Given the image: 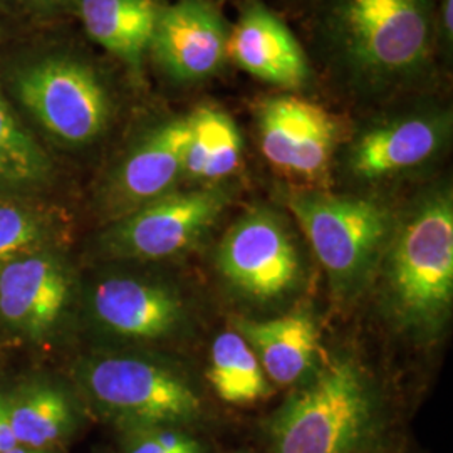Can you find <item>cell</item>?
Wrapping results in <instances>:
<instances>
[{
	"instance_id": "obj_22",
	"label": "cell",
	"mask_w": 453,
	"mask_h": 453,
	"mask_svg": "<svg viewBox=\"0 0 453 453\" xmlns=\"http://www.w3.org/2000/svg\"><path fill=\"white\" fill-rule=\"evenodd\" d=\"M42 239L37 217L16 205H0V260H12L29 252Z\"/></svg>"
},
{
	"instance_id": "obj_11",
	"label": "cell",
	"mask_w": 453,
	"mask_h": 453,
	"mask_svg": "<svg viewBox=\"0 0 453 453\" xmlns=\"http://www.w3.org/2000/svg\"><path fill=\"white\" fill-rule=\"evenodd\" d=\"M226 20L211 0H180L160 7L148 52L180 84L205 81L226 59Z\"/></svg>"
},
{
	"instance_id": "obj_4",
	"label": "cell",
	"mask_w": 453,
	"mask_h": 453,
	"mask_svg": "<svg viewBox=\"0 0 453 453\" xmlns=\"http://www.w3.org/2000/svg\"><path fill=\"white\" fill-rule=\"evenodd\" d=\"M14 89L42 128L67 145L95 142L113 111L101 76L73 56H48L20 67Z\"/></svg>"
},
{
	"instance_id": "obj_6",
	"label": "cell",
	"mask_w": 453,
	"mask_h": 453,
	"mask_svg": "<svg viewBox=\"0 0 453 453\" xmlns=\"http://www.w3.org/2000/svg\"><path fill=\"white\" fill-rule=\"evenodd\" d=\"M84 381L104 408L146 425L192 420L200 411V400L183 378L143 359H96Z\"/></svg>"
},
{
	"instance_id": "obj_12",
	"label": "cell",
	"mask_w": 453,
	"mask_h": 453,
	"mask_svg": "<svg viewBox=\"0 0 453 453\" xmlns=\"http://www.w3.org/2000/svg\"><path fill=\"white\" fill-rule=\"evenodd\" d=\"M226 58L260 81L301 89L311 80L304 49L280 17L262 4L245 7L226 39Z\"/></svg>"
},
{
	"instance_id": "obj_2",
	"label": "cell",
	"mask_w": 453,
	"mask_h": 453,
	"mask_svg": "<svg viewBox=\"0 0 453 453\" xmlns=\"http://www.w3.org/2000/svg\"><path fill=\"white\" fill-rule=\"evenodd\" d=\"M391 288L408 323L434 327L453 297V202L447 188L426 195L410 215L393 252Z\"/></svg>"
},
{
	"instance_id": "obj_14",
	"label": "cell",
	"mask_w": 453,
	"mask_h": 453,
	"mask_svg": "<svg viewBox=\"0 0 453 453\" xmlns=\"http://www.w3.org/2000/svg\"><path fill=\"white\" fill-rule=\"evenodd\" d=\"M69 284L63 269L44 256H22L0 269V316L19 331L41 336L58 321Z\"/></svg>"
},
{
	"instance_id": "obj_3",
	"label": "cell",
	"mask_w": 453,
	"mask_h": 453,
	"mask_svg": "<svg viewBox=\"0 0 453 453\" xmlns=\"http://www.w3.org/2000/svg\"><path fill=\"white\" fill-rule=\"evenodd\" d=\"M372 420V395L351 361H336L292 396L274 423L275 453H351Z\"/></svg>"
},
{
	"instance_id": "obj_21",
	"label": "cell",
	"mask_w": 453,
	"mask_h": 453,
	"mask_svg": "<svg viewBox=\"0 0 453 453\" xmlns=\"http://www.w3.org/2000/svg\"><path fill=\"white\" fill-rule=\"evenodd\" d=\"M48 155L0 95V187L24 188L48 179Z\"/></svg>"
},
{
	"instance_id": "obj_13",
	"label": "cell",
	"mask_w": 453,
	"mask_h": 453,
	"mask_svg": "<svg viewBox=\"0 0 453 453\" xmlns=\"http://www.w3.org/2000/svg\"><path fill=\"white\" fill-rule=\"evenodd\" d=\"M190 143L188 116H177L150 131L118 168L113 194L121 205L143 207L170 194L183 177Z\"/></svg>"
},
{
	"instance_id": "obj_5",
	"label": "cell",
	"mask_w": 453,
	"mask_h": 453,
	"mask_svg": "<svg viewBox=\"0 0 453 453\" xmlns=\"http://www.w3.org/2000/svg\"><path fill=\"white\" fill-rule=\"evenodd\" d=\"M286 202L336 282L361 274L388 232V213L368 198L294 192Z\"/></svg>"
},
{
	"instance_id": "obj_19",
	"label": "cell",
	"mask_w": 453,
	"mask_h": 453,
	"mask_svg": "<svg viewBox=\"0 0 453 453\" xmlns=\"http://www.w3.org/2000/svg\"><path fill=\"white\" fill-rule=\"evenodd\" d=\"M209 380L226 403L245 405L271 393L259 359L237 331H226L213 341Z\"/></svg>"
},
{
	"instance_id": "obj_15",
	"label": "cell",
	"mask_w": 453,
	"mask_h": 453,
	"mask_svg": "<svg viewBox=\"0 0 453 453\" xmlns=\"http://www.w3.org/2000/svg\"><path fill=\"white\" fill-rule=\"evenodd\" d=\"M97 319L133 340H158L179 326L183 309L173 292L138 279L103 280L93 294Z\"/></svg>"
},
{
	"instance_id": "obj_23",
	"label": "cell",
	"mask_w": 453,
	"mask_h": 453,
	"mask_svg": "<svg viewBox=\"0 0 453 453\" xmlns=\"http://www.w3.org/2000/svg\"><path fill=\"white\" fill-rule=\"evenodd\" d=\"M438 49L445 54H452L453 46V0L437 2Z\"/></svg>"
},
{
	"instance_id": "obj_1",
	"label": "cell",
	"mask_w": 453,
	"mask_h": 453,
	"mask_svg": "<svg viewBox=\"0 0 453 453\" xmlns=\"http://www.w3.org/2000/svg\"><path fill=\"white\" fill-rule=\"evenodd\" d=\"M438 0H323L319 31L341 80L365 96L417 84L438 49Z\"/></svg>"
},
{
	"instance_id": "obj_24",
	"label": "cell",
	"mask_w": 453,
	"mask_h": 453,
	"mask_svg": "<svg viewBox=\"0 0 453 453\" xmlns=\"http://www.w3.org/2000/svg\"><path fill=\"white\" fill-rule=\"evenodd\" d=\"M16 447H19V443H17L14 432H12L7 403H5V400L0 398V453L9 452Z\"/></svg>"
},
{
	"instance_id": "obj_10",
	"label": "cell",
	"mask_w": 453,
	"mask_h": 453,
	"mask_svg": "<svg viewBox=\"0 0 453 453\" xmlns=\"http://www.w3.org/2000/svg\"><path fill=\"white\" fill-rule=\"evenodd\" d=\"M452 114L432 106L393 114L361 131L348 153V168L359 180L378 181L432 160L447 143Z\"/></svg>"
},
{
	"instance_id": "obj_8",
	"label": "cell",
	"mask_w": 453,
	"mask_h": 453,
	"mask_svg": "<svg viewBox=\"0 0 453 453\" xmlns=\"http://www.w3.org/2000/svg\"><path fill=\"white\" fill-rule=\"evenodd\" d=\"M228 195L220 188L170 192L136 209L114 226L110 247L134 259H165L196 242L220 213Z\"/></svg>"
},
{
	"instance_id": "obj_25",
	"label": "cell",
	"mask_w": 453,
	"mask_h": 453,
	"mask_svg": "<svg viewBox=\"0 0 453 453\" xmlns=\"http://www.w3.org/2000/svg\"><path fill=\"white\" fill-rule=\"evenodd\" d=\"M20 2H24L27 7H33L41 12H54V11L67 5L69 0H20Z\"/></svg>"
},
{
	"instance_id": "obj_26",
	"label": "cell",
	"mask_w": 453,
	"mask_h": 453,
	"mask_svg": "<svg viewBox=\"0 0 453 453\" xmlns=\"http://www.w3.org/2000/svg\"><path fill=\"white\" fill-rule=\"evenodd\" d=\"M130 453H170L166 452L165 449H162L153 438L148 437L142 438V440H138V441H134L133 443V447H131Z\"/></svg>"
},
{
	"instance_id": "obj_27",
	"label": "cell",
	"mask_w": 453,
	"mask_h": 453,
	"mask_svg": "<svg viewBox=\"0 0 453 453\" xmlns=\"http://www.w3.org/2000/svg\"><path fill=\"white\" fill-rule=\"evenodd\" d=\"M2 453H37V452H34L33 449H22V447H16V449H12V450H9V452H2Z\"/></svg>"
},
{
	"instance_id": "obj_16",
	"label": "cell",
	"mask_w": 453,
	"mask_h": 453,
	"mask_svg": "<svg viewBox=\"0 0 453 453\" xmlns=\"http://www.w3.org/2000/svg\"><path fill=\"white\" fill-rule=\"evenodd\" d=\"M235 329L250 344L267 378L292 385L311 370L319 351V333L308 312H292L269 321L237 319Z\"/></svg>"
},
{
	"instance_id": "obj_18",
	"label": "cell",
	"mask_w": 453,
	"mask_h": 453,
	"mask_svg": "<svg viewBox=\"0 0 453 453\" xmlns=\"http://www.w3.org/2000/svg\"><path fill=\"white\" fill-rule=\"evenodd\" d=\"M190 143L183 177L192 181H219L237 172L242 160V136L235 121L222 110L200 106L188 114Z\"/></svg>"
},
{
	"instance_id": "obj_9",
	"label": "cell",
	"mask_w": 453,
	"mask_h": 453,
	"mask_svg": "<svg viewBox=\"0 0 453 453\" xmlns=\"http://www.w3.org/2000/svg\"><path fill=\"white\" fill-rule=\"evenodd\" d=\"M219 265L226 280L256 299L289 291L299 275V259L282 220L267 209H254L226 232Z\"/></svg>"
},
{
	"instance_id": "obj_17",
	"label": "cell",
	"mask_w": 453,
	"mask_h": 453,
	"mask_svg": "<svg viewBox=\"0 0 453 453\" xmlns=\"http://www.w3.org/2000/svg\"><path fill=\"white\" fill-rule=\"evenodd\" d=\"M158 11L155 0H80L86 33L133 69L143 65Z\"/></svg>"
},
{
	"instance_id": "obj_7",
	"label": "cell",
	"mask_w": 453,
	"mask_h": 453,
	"mask_svg": "<svg viewBox=\"0 0 453 453\" xmlns=\"http://www.w3.org/2000/svg\"><path fill=\"white\" fill-rule=\"evenodd\" d=\"M260 148L277 172L309 183L323 181L334 157L340 128L323 106L294 95L257 106Z\"/></svg>"
},
{
	"instance_id": "obj_20",
	"label": "cell",
	"mask_w": 453,
	"mask_h": 453,
	"mask_svg": "<svg viewBox=\"0 0 453 453\" xmlns=\"http://www.w3.org/2000/svg\"><path fill=\"white\" fill-rule=\"evenodd\" d=\"M19 447L39 450L65 435L71 410L63 393L49 387H34L5 400Z\"/></svg>"
}]
</instances>
